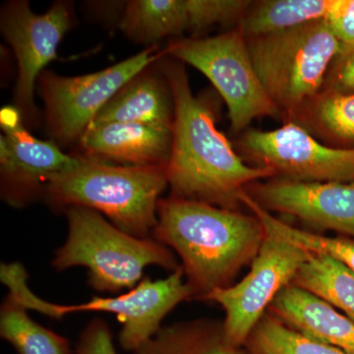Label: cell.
<instances>
[{
  "mask_svg": "<svg viewBox=\"0 0 354 354\" xmlns=\"http://www.w3.org/2000/svg\"><path fill=\"white\" fill-rule=\"evenodd\" d=\"M76 354H118L114 348L113 335L109 326L102 319L95 318L84 328Z\"/></svg>",
  "mask_w": 354,
  "mask_h": 354,
  "instance_id": "26",
  "label": "cell"
},
{
  "mask_svg": "<svg viewBox=\"0 0 354 354\" xmlns=\"http://www.w3.org/2000/svg\"><path fill=\"white\" fill-rule=\"evenodd\" d=\"M292 122L326 145L354 149V94L323 91L299 111Z\"/></svg>",
  "mask_w": 354,
  "mask_h": 354,
  "instance_id": "20",
  "label": "cell"
},
{
  "mask_svg": "<svg viewBox=\"0 0 354 354\" xmlns=\"http://www.w3.org/2000/svg\"><path fill=\"white\" fill-rule=\"evenodd\" d=\"M342 48L354 46V0H335L325 20Z\"/></svg>",
  "mask_w": 354,
  "mask_h": 354,
  "instance_id": "27",
  "label": "cell"
},
{
  "mask_svg": "<svg viewBox=\"0 0 354 354\" xmlns=\"http://www.w3.org/2000/svg\"><path fill=\"white\" fill-rule=\"evenodd\" d=\"M239 148L274 178L304 183H354V149L326 145L297 123L272 130L247 129Z\"/></svg>",
  "mask_w": 354,
  "mask_h": 354,
  "instance_id": "10",
  "label": "cell"
},
{
  "mask_svg": "<svg viewBox=\"0 0 354 354\" xmlns=\"http://www.w3.org/2000/svg\"><path fill=\"white\" fill-rule=\"evenodd\" d=\"M79 146L80 156L104 164L160 167L171 158L172 130L139 123H102L88 127Z\"/></svg>",
  "mask_w": 354,
  "mask_h": 354,
  "instance_id": "14",
  "label": "cell"
},
{
  "mask_svg": "<svg viewBox=\"0 0 354 354\" xmlns=\"http://www.w3.org/2000/svg\"><path fill=\"white\" fill-rule=\"evenodd\" d=\"M0 335L18 354H72L66 337L35 322L9 295L0 307Z\"/></svg>",
  "mask_w": 354,
  "mask_h": 354,
  "instance_id": "22",
  "label": "cell"
},
{
  "mask_svg": "<svg viewBox=\"0 0 354 354\" xmlns=\"http://www.w3.org/2000/svg\"><path fill=\"white\" fill-rule=\"evenodd\" d=\"M246 192L268 212L295 216L316 230L354 237V183H304L271 178Z\"/></svg>",
  "mask_w": 354,
  "mask_h": 354,
  "instance_id": "13",
  "label": "cell"
},
{
  "mask_svg": "<svg viewBox=\"0 0 354 354\" xmlns=\"http://www.w3.org/2000/svg\"><path fill=\"white\" fill-rule=\"evenodd\" d=\"M212 0H132L127 2L121 31L135 43L148 46L185 32H202L216 25Z\"/></svg>",
  "mask_w": 354,
  "mask_h": 354,
  "instance_id": "15",
  "label": "cell"
},
{
  "mask_svg": "<svg viewBox=\"0 0 354 354\" xmlns=\"http://www.w3.org/2000/svg\"><path fill=\"white\" fill-rule=\"evenodd\" d=\"M157 214L152 237L180 258L193 299L234 285L265 239L259 218L237 209L169 197L158 201Z\"/></svg>",
  "mask_w": 354,
  "mask_h": 354,
  "instance_id": "2",
  "label": "cell"
},
{
  "mask_svg": "<svg viewBox=\"0 0 354 354\" xmlns=\"http://www.w3.org/2000/svg\"><path fill=\"white\" fill-rule=\"evenodd\" d=\"M335 0H263L252 2L237 27L246 39L325 21Z\"/></svg>",
  "mask_w": 354,
  "mask_h": 354,
  "instance_id": "19",
  "label": "cell"
},
{
  "mask_svg": "<svg viewBox=\"0 0 354 354\" xmlns=\"http://www.w3.org/2000/svg\"><path fill=\"white\" fill-rule=\"evenodd\" d=\"M183 268L167 278L144 279L127 293L116 297H94L85 304L57 305V319L77 312H106L118 317L122 329L118 341L127 351H136L160 330L165 316L184 300L193 299V292L184 281Z\"/></svg>",
  "mask_w": 354,
  "mask_h": 354,
  "instance_id": "12",
  "label": "cell"
},
{
  "mask_svg": "<svg viewBox=\"0 0 354 354\" xmlns=\"http://www.w3.org/2000/svg\"><path fill=\"white\" fill-rule=\"evenodd\" d=\"M291 283L325 300L354 322V272L339 261L309 253Z\"/></svg>",
  "mask_w": 354,
  "mask_h": 354,
  "instance_id": "21",
  "label": "cell"
},
{
  "mask_svg": "<svg viewBox=\"0 0 354 354\" xmlns=\"http://www.w3.org/2000/svg\"><path fill=\"white\" fill-rule=\"evenodd\" d=\"M268 312L302 334L354 354L353 321L309 291L290 283Z\"/></svg>",
  "mask_w": 354,
  "mask_h": 354,
  "instance_id": "17",
  "label": "cell"
},
{
  "mask_svg": "<svg viewBox=\"0 0 354 354\" xmlns=\"http://www.w3.org/2000/svg\"><path fill=\"white\" fill-rule=\"evenodd\" d=\"M0 127V196L13 208L43 201L50 181L80 164V156L35 137L15 106L1 109Z\"/></svg>",
  "mask_w": 354,
  "mask_h": 354,
  "instance_id": "11",
  "label": "cell"
},
{
  "mask_svg": "<svg viewBox=\"0 0 354 354\" xmlns=\"http://www.w3.org/2000/svg\"><path fill=\"white\" fill-rule=\"evenodd\" d=\"M164 50L165 57L191 65L209 79L227 104L234 133L246 131L257 118H281L261 82L247 39L237 26L209 38L174 39Z\"/></svg>",
  "mask_w": 354,
  "mask_h": 354,
  "instance_id": "6",
  "label": "cell"
},
{
  "mask_svg": "<svg viewBox=\"0 0 354 354\" xmlns=\"http://www.w3.org/2000/svg\"><path fill=\"white\" fill-rule=\"evenodd\" d=\"M133 354H248L228 344L223 321L198 319L160 328Z\"/></svg>",
  "mask_w": 354,
  "mask_h": 354,
  "instance_id": "18",
  "label": "cell"
},
{
  "mask_svg": "<svg viewBox=\"0 0 354 354\" xmlns=\"http://www.w3.org/2000/svg\"><path fill=\"white\" fill-rule=\"evenodd\" d=\"M80 158L77 167L50 181L43 201L59 212L74 206L95 209L127 234L149 239L169 186L167 165L124 167Z\"/></svg>",
  "mask_w": 354,
  "mask_h": 354,
  "instance_id": "3",
  "label": "cell"
},
{
  "mask_svg": "<svg viewBox=\"0 0 354 354\" xmlns=\"http://www.w3.org/2000/svg\"><path fill=\"white\" fill-rule=\"evenodd\" d=\"M244 348L248 354H346L292 329L269 312L254 328Z\"/></svg>",
  "mask_w": 354,
  "mask_h": 354,
  "instance_id": "24",
  "label": "cell"
},
{
  "mask_svg": "<svg viewBox=\"0 0 354 354\" xmlns=\"http://www.w3.org/2000/svg\"><path fill=\"white\" fill-rule=\"evenodd\" d=\"M73 4L58 0L48 11L37 14L27 0L6 2L0 10V31L12 48L17 62L13 106L25 124L36 127L39 111L35 93L39 75L57 60L58 46L74 24Z\"/></svg>",
  "mask_w": 354,
  "mask_h": 354,
  "instance_id": "8",
  "label": "cell"
},
{
  "mask_svg": "<svg viewBox=\"0 0 354 354\" xmlns=\"http://www.w3.org/2000/svg\"><path fill=\"white\" fill-rule=\"evenodd\" d=\"M165 55L157 46L94 73L67 77L44 70L37 82L44 125L60 148L78 145L97 114L133 76Z\"/></svg>",
  "mask_w": 354,
  "mask_h": 354,
  "instance_id": "7",
  "label": "cell"
},
{
  "mask_svg": "<svg viewBox=\"0 0 354 354\" xmlns=\"http://www.w3.org/2000/svg\"><path fill=\"white\" fill-rule=\"evenodd\" d=\"M247 44L261 82L285 122L295 120L322 92L342 50L326 21L249 38Z\"/></svg>",
  "mask_w": 354,
  "mask_h": 354,
  "instance_id": "5",
  "label": "cell"
},
{
  "mask_svg": "<svg viewBox=\"0 0 354 354\" xmlns=\"http://www.w3.org/2000/svg\"><path fill=\"white\" fill-rule=\"evenodd\" d=\"M174 118V95L158 59L125 83L100 111L90 127L127 122L172 130Z\"/></svg>",
  "mask_w": 354,
  "mask_h": 354,
  "instance_id": "16",
  "label": "cell"
},
{
  "mask_svg": "<svg viewBox=\"0 0 354 354\" xmlns=\"http://www.w3.org/2000/svg\"><path fill=\"white\" fill-rule=\"evenodd\" d=\"M66 241L55 251L51 266L57 272L85 267L88 283L99 292L132 290L149 266L174 272L180 267L169 247L153 237L139 239L116 227L99 212L69 207Z\"/></svg>",
  "mask_w": 354,
  "mask_h": 354,
  "instance_id": "4",
  "label": "cell"
},
{
  "mask_svg": "<svg viewBox=\"0 0 354 354\" xmlns=\"http://www.w3.org/2000/svg\"><path fill=\"white\" fill-rule=\"evenodd\" d=\"M323 91L354 94V46L342 48L330 65Z\"/></svg>",
  "mask_w": 354,
  "mask_h": 354,
  "instance_id": "25",
  "label": "cell"
},
{
  "mask_svg": "<svg viewBox=\"0 0 354 354\" xmlns=\"http://www.w3.org/2000/svg\"><path fill=\"white\" fill-rule=\"evenodd\" d=\"M308 257L309 252L300 247L265 232L250 272L239 283L213 291L204 299L225 310L223 326L228 344L244 348L254 328Z\"/></svg>",
  "mask_w": 354,
  "mask_h": 354,
  "instance_id": "9",
  "label": "cell"
},
{
  "mask_svg": "<svg viewBox=\"0 0 354 354\" xmlns=\"http://www.w3.org/2000/svg\"><path fill=\"white\" fill-rule=\"evenodd\" d=\"M243 204L257 216L262 223L266 234L295 244L307 252L330 256L346 266L354 272V241L342 237H329L314 234L307 230L292 227L279 220L272 213L261 207L252 197L244 196Z\"/></svg>",
  "mask_w": 354,
  "mask_h": 354,
  "instance_id": "23",
  "label": "cell"
},
{
  "mask_svg": "<svg viewBox=\"0 0 354 354\" xmlns=\"http://www.w3.org/2000/svg\"><path fill=\"white\" fill-rule=\"evenodd\" d=\"M160 64L176 106L167 164L169 197L236 209L249 185L276 176L269 169L247 165L235 152L216 127L208 100L193 94L183 64L165 55Z\"/></svg>",
  "mask_w": 354,
  "mask_h": 354,
  "instance_id": "1",
  "label": "cell"
}]
</instances>
